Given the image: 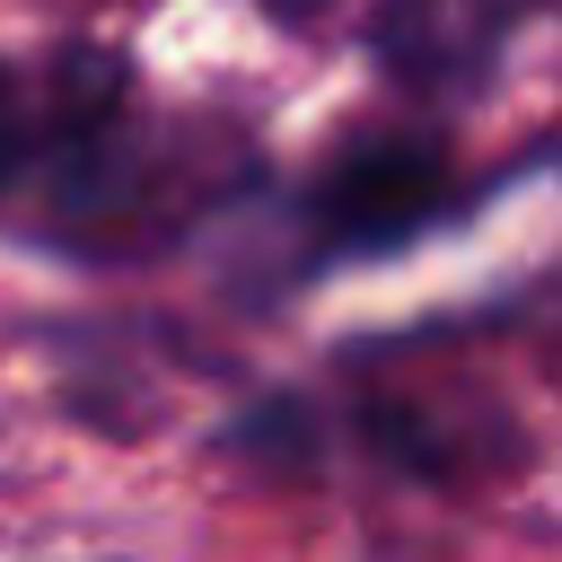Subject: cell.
<instances>
[{
  "label": "cell",
  "mask_w": 562,
  "mask_h": 562,
  "mask_svg": "<svg viewBox=\"0 0 562 562\" xmlns=\"http://www.w3.org/2000/svg\"><path fill=\"white\" fill-rule=\"evenodd\" d=\"M439 211H448V158L422 140H369V149L334 158V176L316 184L325 246H360V255L422 237Z\"/></svg>",
  "instance_id": "cell-1"
},
{
  "label": "cell",
  "mask_w": 562,
  "mask_h": 562,
  "mask_svg": "<svg viewBox=\"0 0 562 562\" xmlns=\"http://www.w3.org/2000/svg\"><path fill=\"white\" fill-rule=\"evenodd\" d=\"M536 0H386L378 9V53L404 88H430V97H457L474 79L501 70L509 35L527 26Z\"/></svg>",
  "instance_id": "cell-2"
},
{
  "label": "cell",
  "mask_w": 562,
  "mask_h": 562,
  "mask_svg": "<svg viewBox=\"0 0 562 562\" xmlns=\"http://www.w3.org/2000/svg\"><path fill=\"white\" fill-rule=\"evenodd\" d=\"M18 158H26V105H18V88H9V70H0V184L18 176Z\"/></svg>",
  "instance_id": "cell-3"
},
{
  "label": "cell",
  "mask_w": 562,
  "mask_h": 562,
  "mask_svg": "<svg viewBox=\"0 0 562 562\" xmlns=\"http://www.w3.org/2000/svg\"><path fill=\"white\" fill-rule=\"evenodd\" d=\"M263 9H272V18H290V26H307V18H325L334 0H263Z\"/></svg>",
  "instance_id": "cell-4"
}]
</instances>
